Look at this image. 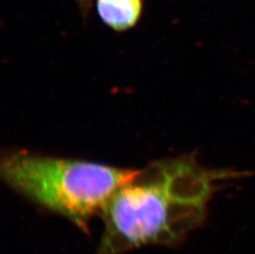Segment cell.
I'll use <instances>...</instances> for the list:
<instances>
[{
    "label": "cell",
    "instance_id": "1",
    "mask_svg": "<svg viewBox=\"0 0 255 254\" xmlns=\"http://www.w3.org/2000/svg\"><path fill=\"white\" fill-rule=\"evenodd\" d=\"M197 154L154 161L119 187L100 214L104 229L96 254L178 245L205 223L219 181L252 175L206 168Z\"/></svg>",
    "mask_w": 255,
    "mask_h": 254
},
{
    "label": "cell",
    "instance_id": "2",
    "mask_svg": "<svg viewBox=\"0 0 255 254\" xmlns=\"http://www.w3.org/2000/svg\"><path fill=\"white\" fill-rule=\"evenodd\" d=\"M137 172L27 149L7 151L0 162L1 178L11 189L84 231L114 192Z\"/></svg>",
    "mask_w": 255,
    "mask_h": 254
},
{
    "label": "cell",
    "instance_id": "3",
    "mask_svg": "<svg viewBox=\"0 0 255 254\" xmlns=\"http://www.w3.org/2000/svg\"><path fill=\"white\" fill-rule=\"evenodd\" d=\"M97 11L102 21L116 31L132 28L140 20L142 0H97Z\"/></svg>",
    "mask_w": 255,
    "mask_h": 254
},
{
    "label": "cell",
    "instance_id": "4",
    "mask_svg": "<svg viewBox=\"0 0 255 254\" xmlns=\"http://www.w3.org/2000/svg\"><path fill=\"white\" fill-rule=\"evenodd\" d=\"M78 6L80 7V12L82 13L83 16L87 17L89 15V10L91 8L93 0H74Z\"/></svg>",
    "mask_w": 255,
    "mask_h": 254
}]
</instances>
